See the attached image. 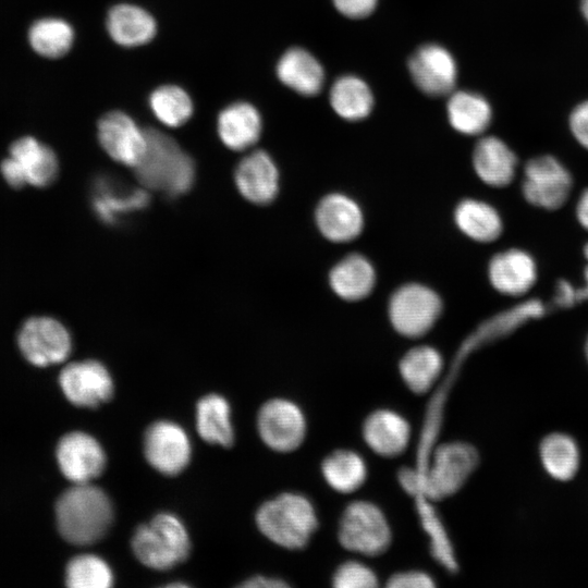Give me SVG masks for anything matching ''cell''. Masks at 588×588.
I'll use <instances>...</instances> for the list:
<instances>
[{"instance_id": "obj_17", "label": "cell", "mask_w": 588, "mask_h": 588, "mask_svg": "<svg viewBox=\"0 0 588 588\" xmlns=\"http://www.w3.org/2000/svg\"><path fill=\"white\" fill-rule=\"evenodd\" d=\"M491 285L499 293L520 297L536 284L538 267L534 257L520 248H509L495 254L488 265Z\"/></svg>"}, {"instance_id": "obj_13", "label": "cell", "mask_w": 588, "mask_h": 588, "mask_svg": "<svg viewBox=\"0 0 588 588\" xmlns=\"http://www.w3.org/2000/svg\"><path fill=\"white\" fill-rule=\"evenodd\" d=\"M144 454L159 473L174 476L189 462L191 442L181 426L169 420H158L145 431Z\"/></svg>"}, {"instance_id": "obj_25", "label": "cell", "mask_w": 588, "mask_h": 588, "mask_svg": "<svg viewBox=\"0 0 588 588\" xmlns=\"http://www.w3.org/2000/svg\"><path fill=\"white\" fill-rule=\"evenodd\" d=\"M411 437L408 422L391 411H377L364 424V438L378 454L392 457L401 454Z\"/></svg>"}, {"instance_id": "obj_35", "label": "cell", "mask_w": 588, "mask_h": 588, "mask_svg": "<svg viewBox=\"0 0 588 588\" xmlns=\"http://www.w3.org/2000/svg\"><path fill=\"white\" fill-rule=\"evenodd\" d=\"M322 474L334 490L350 493L363 485L366 478V466L363 458L355 452L339 450L324 458Z\"/></svg>"}, {"instance_id": "obj_32", "label": "cell", "mask_w": 588, "mask_h": 588, "mask_svg": "<svg viewBox=\"0 0 588 588\" xmlns=\"http://www.w3.org/2000/svg\"><path fill=\"white\" fill-rule=\"evenodd\" d=\"M32 48L50 59L61 58L69 52L74 41L73 27L64 20L47 17L36 21L29 28Z\"/></svg>"}, {"instance_id": "obj_41", "label": "cell", "mask_w": 588, "mask_h": 588, "mask_svg": "<svg viewBox=\"0 0 588 588\" xmlns=\"http://www.w3.org/2000/svg\"><path fill=\"white\" fill-rule=\"evenodd\" d=\"M554 303L562 307H573L578 302L577 289L566 280H560L555 286Z\"/></svg>"}, {"instance_id": "obj_5", "label": "cell", "mask_w": 588, "mask_h": 588, "mask_svg": "<svg viewBox=\"0 0 588 588\" xmlns=\"http://www.w3.org/2000/svg\"><path fill=\"white\" fill-rule=\"evenodd\" d=\"M478 464L476 450L464 442L438 446L430 466L420 471L421 494L440 500L457 492Z\"/></svg>"}, {"instance_id": "obj_9", "label": "cell", "mask_w": 588, "mask_h": 588, "mask_svg": "<svg viewBox=\"0 0 588 588\" xmlns=\"http://www.w3.org/2000/svg\"><path fill=\"white\" fill-rule=\"evenodd\" d=\"M441 299L431 289L406 284L392 295L389 316L394 329L402 335L418 338L427 333L438 320Z\"/></svg>"}, {"instance_id": "obj_8", "label": "cell", "mask_w": 588, "mask_h": 588, "mask_svg": "<svg viewBox=\"0 0 588 588\" xmlns=\"http://www.w3.org/2000/svg\"><path fill=\"white\" fill-rule=\"evenodd\" d=\"M339 539L347 550L378 555L388 549L391 531L378 506L367 501H356L345 509L341 517Z\"/></svg>"}, {"instance_id": "obj_38", "label": "cell", "mask_w": 588, "mask_h": 588, "mask_svg": "<svg viewBox=\"0 0 588 588\" xmlns=\"http://www.w3.org/2000/svg\"><path fill=\"white\" fill-rule=\"evenodd\" d=\"M568 123L574 138L588 150V100L578 103L573 109Z\"/></svg>"}, {"instance_id": "obj_30", "label": "cell", "mask_w": 588, "mask_h": 588, "mask_svg": "<svg viewBox=\"0 0 588 588\" xmlns=\"http://www.w3.org/2000/svg\"><path fill=\"white\" fill-rule=\"evenodd\" d=\"M330 103L341 118L357 121L370 113L373 97L370 88L362 78L345 75L333 83L330 89Z\"/></svg>"}, {"instance_id": "obj_24", "label": "cell", "mask_w": 588, "mask_h": 588, "mask_svg": "<svg viewBox=\"0 0 588 588\" xmlns=\"http://www.w3.org/2000/svg\"><path fill=\"white\" fill-rule=\"evenodd\" d=\"M277 75L282 84L304 96L320 93L324 72L320 62L303 48L286 50L277 63Z\"/></svg>"}, {"instance_id": "obj_11", "label": "cell", "mask_w": 588, "mask_h": 588, "mask_svg": "<svg viewBox=\"0 0 588 588\" xmlns=\"http://www.w3.org/2000/svg\"><path fill=\"white\" fill-rule=\"evenodd\" d=\"M59 384L72 404L88 408L107 403L114 391L108 369L94 359L68 364L59 375Z\"/></svg>"}, {"instance_id": "obj_45", "label": "cell", "mask_w": 588, "mask_h": 588, "mask_svg": "<svg viewBox=\"0 0 588 588\" xmlns=\"http://www.w3.org/2000/svg\"><path fill=\"white\" fill-rule=\"evenodd\" d=\"M585 285L577 289L578 302L588 299V265L584 270Z\"/></svg>"}, {"instance_id": "obj_48", "label": "cell", "mask_w": 588, "mask_h": 588, "mask_svg": "<svg viewBox=\"0 0 588 588\" xmlns=\"http://www.w3.org/2000/svg\"><path fill=\"white\" fill-rule=\"evenodd\" d=\"M586 356H587V359H588V338H587V342H586Z\"/></svg>"}, {"instance_id": "obj_15", "label": "cell", "mask_w": 588, "mask_h": 588, "mask_svg": "<svg viewBox=\"0 0 588 588\" xmlns=\"http://www.w3.org/2000/svg\"><path fill=\"white\" fill-rule=\"evenodd\" d=\"M56 455L61 473L74 483L89 482L106 467L102 446L83 431L64 434L58 442Z\"/></svg>"}, {"instance_id": "obj_44", "label": "cell", "mask_w": 588, "mask_h": 588, "mask_svg": "<svg viewBox=\"0 0 588 588\" xmlns=\"http://www.w3.org/2000/svg\"><path fill=\"white\" fill-rule=\"evenodd\" d=\"M575 215L578 223L588 231V188L579 196L575 208Z\"/></svg>"}, {"instance_id": "obj_6", "label": "cell", "mask_w": 588, "mask_h": 588, "mask_svg": "<svg viewBox=\"0 0 588 588\" xmlns=\"http://www.w3.org/2000/svg\"><path fill=\"white\" fill-rule=\"evenodd\" d=\"M0 166L4 181L14 188L25 185L45 187L58 174V159L52 149L32 136L15 140Z\"/></svg>"}, {"instance_id": "obj_23", "label": "cell", "mask_w": 588, "mask_h": 588, "mask_svg": "<svg viewBox=\"0 0 588 588\" xmlns=\"http://www.w3.org/2000/svg\"><path fill=\"white\" fill-rule=\"evenodd\" d=\"M262 128L258 110L245 101L233 102L223 108L217 119V132L222 144L234 151L252 147L260 137Z\"/></svg>"}, {"instance_id": "obj_20", "label": "cell", "mask_w": 588, "mask_h": 588, "mask_svg": "<svg viewBox=\"0 0 588 588\" xmlns=\"http://www.w3.org/2000/svg\"><path fill=\"white\" fill-rule=\"evenodd\" d=\"M148 200L144 189L123 186L110 176L100 175L93 184V209L106 223H115L126 215L143 209Z\"/></svg>"}, {"instance_id": "obj_3", "label": "cell", "mask_w": 588, "mask_h": 588, "mask_svg": "<svg viewBox=\"0 0 588 588\" xmlns=\"http://www.w3.org/2000/svg\"><path fill=\"white\" fill-rule=\"evenodd\" d=\"M259 530L286 549L305 547L317 527L311 503L296 493H282L265 502L256 513Z\"/></svg>"}, {"instance_id": "obj_37", "label": "cell", "mask_w": 588, "mask_h": 588, "mask_svg": "<svg viewBox=\"0 0 588 588\" xmlns=\"http://www.w3.org/2000/svg\"><path fill=\"white\" fill-rule=\"evenodd\" d=\"M377 585L375 573L356 561L342 564L333 577V586L336 588H373Z\"/></svg>"}, {"instance_id": "obj_1", "label": "cell", "mask_w": 588, "mask_h": 588, "mask_svg": "<svg viewBox=\"0 0 588 588\" xmlns=\"http://www.w3.org/2000/svg\"><path fill=\"white\" fill-rule=\"evenodd\" d=\"M56 518L59 532L68 542L87 546L107 534L113 507L102 489L89 482L75 483L58 498Z\"/></svg>"}, {"instance_id": "obj_28", "label": "cell", "mask_w": 588, "mask_h": 588, "mask_svg": "<svg viewBox=\"0 0 588 588\" xmlns=\"http://www.w3.org/2000/svg\"><path fill=\"white\" fill-rule=\"evenodd\" d=\"M446 111L452 127L464 135L482 134L492 120V109L487 99L466 90L451 94Z\"/></svg>"}, {"instance_id": "obj_36", "label": "cell", "mask_w": 588, "mask_h": 588, "mask_svg": "<svg viewBox=\"0 0 588 588\" xmlns=\"http://www.w3.org/2000/svg\"><path fill=\"white\" fill-rule=\"evenodd\" d=\"M113 584L109 565L94 554L71 559L65 568V585L71 588H108Z\"/></svg>"}, {"instance_id": "obj_21", "label": "cell", "mask_w": 588, "mask_h": 588, "mask_svg": "<svg viewBox=\"0 0 588 588\" xmlns=\"http://www.w3.org/2000/svg\"><path fill=\"white\" fill-rule=\"evenodd\" d=\"M515 152L497 136L481 137L473 152V166L478 177L491 187H505L516 175Z\"/></svg>"}, {"instance_id": "obj_47", "label": "cell", "mask_w": 588, "mask_h": 588, "mask_svg": "<svg viewBox=\"0 0 588 588\" xmlns=\"http://www.w3.org/2000/svg\"><path fill=\"white\" fill-rule=\"evenodd\" d=\"M584 256H585V258L588 260V242H587L586 245L584 246Z\"/></svg>"}, {"instance_id": "obj_16", "label": "cell", "mask_w": 588, "mask_h": 588, "mask_svg": "<svg viewBox=\"0 0 588 588\" xmlns=\"http://www.w3.org/2000/svg\"><path fill=\"white\" fill-rule=\"evenodd\" d=\"M408 70L415 85L433 97L451 94L457 78L453 56L436 44L419 47L409 58Z\"/></svg>"}, {"instance_id": "obj_31", "label": "cell", "mask_w": 588, "mask_h": 588, "mask_svg": "<svg viewBox=\"0 0 588 588\" xmlns=\"http://www.w3.org/2000/svg\"><path fill=\"white\" fill-rule=\"evenodd\" d=\"M441 369L440 354L427 345L412 348L400 363V371L404 381L416 393L427 392L438 379Z\"/></svg>"}, {"instance_id": "obj_33", "label": "cell", "mask_w": 588, "mask_h": 588, "mask_svg": "<svg viewBox=\"0 0 588 588\" xmlns=\"http://www.w3.org/2000/svg\"><path fill=\"white\" fill-rule=\"evenodd\" d=\"M540 458L547 473L558 480H569L579 465L576 442L563 433H552L540 445Z\"/></svg>"}, {"instance_id": "obj_26", "label": "cell", "mask_w": 588, "mask_h": 588, "mask_svg": "<svg viewBox=\"0 0 588 588\" xmlns=\"http://www.w3.org/2000/svg\"><path fill=\"white\" fill-rule=\"evenodd\" d=\"M333 292L346 301H359L372 291L376 272L362 255L353 254L339 261L330 272Z\"/></svg>"}, {"instance_id": "obj_43", "label": "cell", "mask_w": 588, "mask_h": 588, "mask_svg": "<svg viewBox=\"0 0 588 588\" xmlns=\"http://www.w3.org/2000/svg\"><path fill=\"white\" fill-rule=\"evenodd\" d=\"M240 586L245 587V588H281V587H287L289 585L279 578L255 576L249 579H246Z\"/></svg>"}, {"instance_id": "obj_22", "label": "cell", "mask_w": 588, "mask_h": 588, "mask_svg": "<svg viewBox=\"0 0 588 588\" xmlns=\"http://www.w3.org/2000/svg\"><path fill=\"white\" fill-rule=\"evenodd\" d=\"M106 28L115 44L134 48L146 45L155 38L157 23L155 17L142 7L118 3L107 13Z\"/></svg>"}, {"instance_id": "obj_7", "label": "cell", "mask_w": 588, "mask_h": 588, "mask_svg": "<svg viewBox=\"0 0 588 588\" xmlns=\"http://www.w3.org/2000/svg\"><path fill=\"white\" fill-rule=\"evenodd\" d=\"M572 188V174L555 157L543 155L526 162L522 194L528 204L546 210H556L566 204Z\"/></svg>"}, {"instance_id": "obj_27", "label": "cell", "mask_w": 588, "mask_h": 588, "mask_svg": "<svg viewBox=\"0 0 588 588\" xmlns=\"http://www.w3.org/2000/svg\"><path fill=\"white\" fill-rule=\"evenodd\" d=\"M455 222L469 238L490 243L499 238L503 231V221L498 210L490 204L467 198L455 209Z\"/></svg>"}, {"instance_id": "obj_42", "label": "cell", "mask_w": 588, "mask_h": 588, "mask_svg": "<svg viewBox=\"0 0 588 588\" xmlns=\"http://www.w3.org/2000/svg\"><path fill=\"white\" fill-rule=\"evenodd\" d=\"M399 479L407 492L412 494H421L420 470L404 467L399 473Z\"/></svg>"}, {"instance_id": "obj_14", "label": "cell", "mask_w": 588, "mask_h": 588, "mask_svg": "<svg viewBox=\"0 0 588 588\" xmlns=\"http://www.w3.org/2000/svg\"><path fill=\"white\" fill-rule=\"evenodd\" d=\"M257 426L262 441L279 452L295 450L303 442L306 432L302 411L283 399L270 400L260 407Z\"/></svg>"}, {"instance_id": "obj_34", "label": "cell", "mask_w": 588, "mask_h": 588, "mask_svg": "<svg viewBox=\"0 0 588 588\" xmlns=\"http://www.w3.org/2000/svg\"><path fill=\"white\" fill-rule=\"evenodd\" d=\"M149 108L159 122L169 127L184 125L193 115V100L176 85H162L151 91Z\"/></svg>"}, {"instance_id": "obj_39", "label": "cell", "mask_w": 588, "mask_h": 588, "mask_svg": "<svg viewBox=\"0 0 588 588\" xmlns=\"http://www.w3.org/2000/svg\"><path fill=\"white\" fill-rule=\"evenodd\" d=\"M387 586L390 588H431L434 587V583L426 573L412 571L394 574Z\"/></svg>"}, {"instance_id": "obj_4", "label": "cell", "mask_w": 588, "mask_h": 588, "mask_svg": "<svg viewBox=\"0 0 588 588\" xmlns=\"http://www.w3.org/2000/svg\"><path fill=\"white\" fill-rule=\"evenodd\" d=\"M131 546L142 564L159 571L185 561L191 550L183 523L171 513H159L149 523L139 525Z\"/></svg>"}, {"instance_id": "obj_2", "label": "cell", "mask_w": 588, "mask_h": 588, "mask_svg": "<svg viewBox=\"0 0 588 588\" xmlns=\"http://www.w3.org/2000/svg\"><path fill=\"white\" fill-rule=\"evenodd\" d=\"M147 147L135 173L147 188L169 196L186 193L195 179V163L191 156L169 135L147 128Z\"/></svg>"}, {"instance_id": "obj_40", "label": "cell", "mask_w": 588, "mask_h": 588, "mask_svg": "<svg viewBox=\"0 0 588 588\" xmlns=\"http://www.w3.org/2000/svg\"><path fill=\"white\" fill-rule=\"evenodd\" d=\"M335 9L351 19L369 15L377 5V0H332Z\"/></svg>"}, {"instance_id": "obj_12", "label": "cell", "mask_w": 588, "mask_h": 588, "mask_svg": "<svg viewBox=\"0 0 588 588\" xmlns=\"http://www.w3.org/2000/svg\"><path fill=\"white\" fill-rule=\"evenodd\" d=\"M97 137L101 148L114 161L135 168L147 147V132L125 112L110 111L97 124Z\"/></svg>"}, {"instance_id": "obj_29", "label": "cell", "mask_w": 588, "mask_h": 588, "mask_svg": "<svg viewBox=\"0 0 588 588\" xmlns=\"http://www.w3.org/2000/svg\"><path fill=\"white\" fill-rule=\"evenodd\" d=\"M230 413V405L223 396L212 393L201 397L196 405V424L203 440L232 446L234 432Z\"/></svg>"}, {"instance_id": "obj_10", "label": "cell", "mask_w": 588, "mask_h": 588, "mask_svg": "<svg viewBox=\"0 0 588 588\" xmlns=\"http://www.w3.org/2000/svg\"><path fill=\"white\" fill-rule=\"evenodd\" d=\"M17 345L30 364L46 367L63 362L70 355L72 339L59 320L48 316H35L21 327Z\"/></svg>"}, {"instance_id": "obj_19", "label": "cell", "mask_w": 588, "mask_h": 588, "mask_svg": "<svg viewBox=\"0 0 588 588\" xmlns=\"http://www.w3.org/2000/svg\"><path fill=\"white\" fill-rule=\"evenodd\" d=\"M316 222L326 238L345 243L359 235L364 218L359 206L352 198L343 194H330L319 203Z\"/></svg>"}, {"instance_id": "obj_46", "label": "cell", "mask_w": 588, "mask_h": 588, "mask_svg": "<svg viewBox=\"0 0 588 588\" xmlns=\"http://www.w3.org/2000/svg\"><path fill=\"white\" fill-rule=\"evenodd\" d=\"M580 11L588 22V0H580Z\"/></svg>"}, {"instance_id": "obj_18", "label": "cell", "mask_w": 588, "mask_h": 588, "mask_svg": "<svg viewBox=\"0 0 588 588\" xmlns=\"http://www.w3.org/2000/svg\"><path fill=\"white\" fill-rule=\"evenodd\" d=\"M234 181L241 195L256 205L271 203L279 189L278 168L264 150H255L237 163Z\"/></svg>"}]
</instances>
